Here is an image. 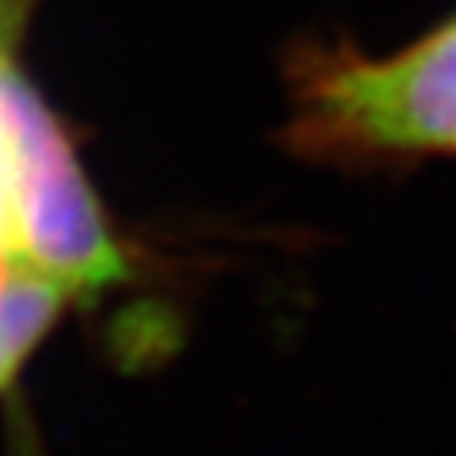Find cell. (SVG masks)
<instances>
[{"mask_svg":"<svg viewBox=\"0 0 456 456\" xmlns=\"http://www.w3.org/2000/svg\"><path fill=\"white\" fill-rule=\"evenodd\" d=\"M0 164L16 259L65 301L126 278L92 183L77 164L61 122L42 103L0 42Z\"/></svg>","mask_w":456,"mask_h":456,"instance_id":"obj_1","label":"cell"},{"mask_svg":"<svg viewBox=\"0 0 456 456\" xmlns=\"http://www.w3.org/2000/svg\"><path fill=\"white\" fill-rule=\"evenodd\" d=\"M312 126L342 149L456 156V16L388 57L323 69Z\"/></svg>","mask_w":456,"mask_h":456,"instance_id":"obj_2","label":"cell"}]
</instances>
